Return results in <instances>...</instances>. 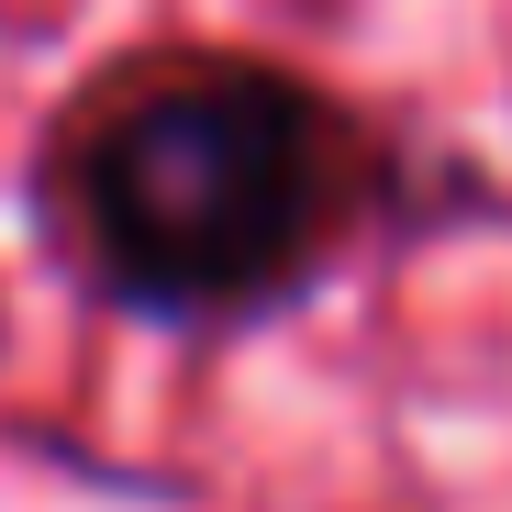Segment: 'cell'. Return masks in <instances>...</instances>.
Instances as JSON below:
<instances>
[{"instance_id": "6da1fadb", "label": "cell", "mask_w": 512, "mask_h": 512, "mask_svg": "<svg viewBox=\"0 0 512 512\" xmlns=\"http://www.w3.org/2000/svg\"><path fill=\"white\" fill-rule=\"evenodd\" d=\"M368 134L312 78L190 45L145 56L45 156V223L67 279L123 323L223 334L334 279L368 223Z\"/></svg>"}]
</instances>
